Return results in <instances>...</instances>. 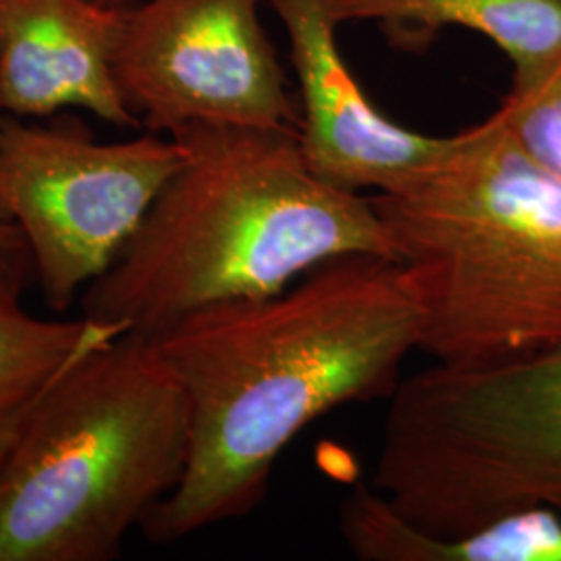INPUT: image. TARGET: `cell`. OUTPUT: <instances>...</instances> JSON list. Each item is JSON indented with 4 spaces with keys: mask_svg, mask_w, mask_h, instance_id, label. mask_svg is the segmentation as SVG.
<instances>
[{
    "mask_svg": "<svg viewBox=\"0 0 561 561\" xmlns=\"http://www.w3.org/2000/svg\"><path fill=\"white\" fill-rule=\"evenodd\" d=\"M30 273L0 266V414L34 400L69 366L127 329L83 317L44 321L27 314L21 291Z\"/></svg>",
    "mask_w": 561,
    "mask_h": 561,
    "instance_id": "12",
    "label": "cell"
},
{
    "mask_svg": "<svg viewBox=\"0 0 561 561\" xmlns=\"http://www.w3.org/2000/svg\"><path fill=\"white\" fill-rule=\"evenodd\" d=\"M373 486L431 537L524 507L561 516V347L493 366L435 362L401 379Z\"/></svg>",
    "mask_w": 561,
    "mask_h": 561,
    "instance_id": "5",
    "label": "cell"
},
{
    "mask_svg": "<svg viewBox=\"0 0 561 561\" xmlns=\"http://www.w3.org/2000/svg\"><path fill=\"white\" fill-rule=\"evenodd\" d=\"M439 364L493 366L561 347V178L500 111L396 194L370 196Z\"/></svg>",
    "mask_w": 561,
    "mask_h": 561,
    "instance_id": "3",
    "label": "cell"
},
{
    "mask_svg": "<svg viewBox=\"0 0 561 561\" xmlns=\"http://www.w3.org/2000/svg\"><path fill=\"white\" fill-rule=\"evenodd\" d=\"M337 23L373 21L400 41H431L447 27L493 42L530 80L561 60V0H327Z\"/></svg>",
    "mask_w": 561,
    "mask_h": 561,
    "instance_id": "11",
    "label": "cell"
},
{
    "mask_svg": "<svg viewBox=\"0 0 561 561\" xmlns=\"http://www.w3.org/2000/svg\"><path fill=\"white\" fill-rule=\"evenodd\" d=\"M262 0L125 4L113 76L152 134L192 125L298 129V99L262 27Z\"/></svg>",
    "mask_w": 561,
    "mask_h": 561,
    "instance_id": "7",
    "label": "cell"
},
{
    "mask_svg": "<svg viewBox=\"0 0 561 561\" xmlns=\"http://www.w3.org/2000/svg\"><path fill=\"white\" fill-rule=\"evenodd\" d=\"M146 337L190 412L185 472L140 524L146 539L175 542L254 512L306 426L347 403L389 400L421 350V312L398 262L356 254Z\"/></svg>",
    "mask_w": 561,
    "mask_h": 561,
    "instance_id": "1",
    "label": "cell"
},
{
    "mask_svg": "<svg viewBox=\"0 0 561 561\" xmlns=\"http://www.w3.org/2000/svg\"><path fill=\"white\" fill-rule=\"evenodd\" d=\"M183 159L171 136L101 144L78 121L0 115V222L23 231L55 312L108 271Z\"/></svg>",
    "mask_w": 561,
    "mask_h": 561,
    "instance_id": "6",
    "label": "cell"
},
{
    "mask_svg": "<svg viewBox=\"0 0 561 561\" xmlns=\"http://www.w3.org/2000/svg\"><path fill=\"white\" fill-rule=\"evenodd\" d=\"M0 266L36 273L30 243L20 227L13 222H0Z\"/></svg>",
    "mask_w": 561,
    "mask_h": 561,
    "instance_id": "14",
    "label": "cell"
},
{
    "mask_svg": "<svg viewBox=\"0 0 561 561\" xmlns=\"http://www.w3.org/2000/svg\"><path fill=\"white\" fill-rule=\"evenodd\" d=\"M96 2L106 4V7H125V4H129V0H96Z\"/></svg>",
    "mask_w": 561,
    "mask_h": 561,
    "instance_id": "16",
    "label": "cell"
},
{
    "mask_svg": "<svg viewBox=\"0 0 561 561\" xmlns=\"http://www.w3.org/2000/svg\"><path fill=\"white\" fill-rule=\"evenodd\" d=\"M497 111L516 138L561 178V60L530 80L512 81Z\"/></svg>",
    "mask_w": 561,
    "mask_h": 561,
    "instance_id": "13",
    "label": "cell"
},
{
    "mask_svg": "<svg viewBox=\"0 0 561 561\" xmlns=\"http://www.w3.org/2000/svg\"><path fill=\"white\" fill-rule=\"evenodd\" d=\"M42 391H44V389H42ZM41 393H38V396H41ZM38 396H36L34 400L23 403L20 408L11 410V412L0 414V463L4 460L7 451L11 449V445L20 437L21 428H23V424L27 421V416H30L34 403L38 400Z\"/></svg>",
    "mask_w": 561,
    "mask_h": 561,
    "instance_id": "15",
    "label": "cell"
},
{
    "mask_svg": "<svg viewBox=\"0 0 561 561\" xmlns=\"http://www.w3.org/2000/svg\"><path fill=\"white\" fill-rule=\"evenodd\" d=\"M187 451V401L150 340L96 347L42 391L0 463V561L117 558Z\"/></svg>",
    "mask_w": 561,
    "mask_h": 561,
    "instance_id": "4",
    "label": "cell"
},
{
    "mask_svg": "<svg viewBox=\"0 0 561 561\" xmlns=\"http://www.w3.org/2000/svg\"><path fill=\"white\" fill-rule=\"evenodd\" d=\"M289 41L298 80V140L308 167L350 192L396 194L451 150L454 136L412 131L362 90L337 42L327 0H264Z\"/></svg>",
    "mask_w": 561,
    "mask_h": 561,
    "instance_id": "8",
    "label": "cell"
},
{
    "mask_svg": "<svg viewBox=\"0 0 561 561\" xmlns=\"http://www.w3.org/2000/svg\"><path fill=\"white\" fill-rule=\"evenodd\" d=\"M123 7L96 0H0V113L48 117L85 108L141 127L113 76Z\"/></svg>",
    "mask_w": 561,
    "mask_h": 561,
    "instance_id": "9",
    "label": "cell"
},
{
    "mask_svg": "<svg viewBox=\"0 0 561 561\" xmlns=\"http://www.w3.org/2000/svg\"><path fill=\"white\" fill-rule=\"evenodd\" d=\"M140 229L83 294V317L152 335L202 308L280 294L324 262L396 261L373 198L321 180L298 129L192 125Z\"/></svg>",
    "mask_w": 561,
    "mask_h": 561,
    "instance_id": "2",
    "label": "cell"
},
{
    "mask_svg": "<svg viewBox=\"0 0 561 561\" xmlns=\"http://www.w3.org/2000/svg\"><path fill=\"white\" fill-rule=\"evenodd\" d=\"M337 526L362 561H561V516L547 507H524L456 537H431L375 486L356 484L341 502Z\"/></svg>",
    "mask_w": 561,
    "mask_h": 561,
    "instance_id": "10",
    "label": "cell"
}]
</instances>
